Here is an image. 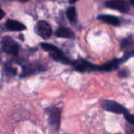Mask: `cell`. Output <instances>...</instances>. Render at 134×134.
<instances>
[{
  "label": "cell",
  "instance_id": "cell-1",
  "mask_svg": "<svg viewBox=\"0 0 134 134\" xmlns=\"http://www.w3.org/2000/svg\"><path fill=\"white\" fill-rule=\"evenodd\" d=\"M45 111L48 117L50 126L55 130H58L61 125L62 109L57 106H51L45 108Z\"/></svg>",
  "mask_w": 134,
  "mask_h": 134
},
{
  "label": "cell",
  "instance_id": "cell-2",
  "mask_svg": "<svg viewBox=\"0 0 134 134\" xmlns=\"http://www.w3.org/2000/svg\"><path fill=\"white\" fill-rule=\"evenodd\" d=\"M100 106L104 111L115 114L124 115L128 111L122 104L113 100H102L100 101Z\"/></svg>",
  "mask_w": 134,
  "mask_h": 134
},
{
  "label": "cell",
  "instance_id": "cell-3",
  "mask_svg": "<svg viewBox=\"0 0 134 134\" xmlns=\"http://www.w3.org/2000/svg\"><path fill=\"white\" fill-rule=\"evenodd\" d=\"M70 65L73 66V69L78 72L85 73V72H92L98 71V66L92 64V63L84 60L79 59L74 61H72Z\"/></svg>",
  "mask_w": 134,
  "mask_h": 134
},
{
  "label": "cell",
  "instance_id": "cell-4",
  "mask_svg": "<svg viewBox=\"0 0 134 134\" xmlns=\"http://www.w3.org/2000/svg\"><path fill=\"white\" fill-rule=\"evenodd\" d=\"M45 71V68L41 65L39 63L35 62V63H29L27 64H24L22 67V71L21 73V78H26L40 72H43Z\"/></svg>",
  "mask_w": 134,
  "mask_h": 134
},
{
  "label": "cell",
  "instance_id": "cell-5",
  "mask_svg": "<svg viewBox=\"0 0 134 134\" xmlns=\"http://www.w3.org/2000/svg\"><path fill=\"white\" fill-rule=\"evenodd\" d=\"M2 50L11 56H17L19 53V46L15 41L9 36H5L2 39Z\"/></svg>",
  "mask_w": 134,
  "mask_h": 134
},
{
  "label": "cell",
  "instance_id": "cell-6",
  "mask_svg": "<svg viewBox=\"0 0 134 134\" xmlns=\"http://www.w3.org/2000/svg\"><path fill=\"white\" fill-rule=\"evenodd\" d=\"M36 33L41 38L44 39L49 38L52 35V29L51 26L49 25L47 22L43 21V20L39 21L37 23L36 27Z\"/></svg>",
  "mask_w": 134,
  "mask_h": 134
},
{
  "label": "cell",
  "instance_id": "cell-7",
  "mask_svg": "<svg viewBox=\"0 0 134 134\" xmlns=\"http://www.w3.org/2000/svg\"><path fill=\"white\" fill-rule=\"evenodd\" d=\"M106 6L122 13H126L130 9V6L126 0H109L106 2Z\"/></svg>",
  "mask_w": 134,
  "mask_h": 134
},
{
  "label": "cell",
  "instance_id": "cell-8",
  "mask_svg": "<svg viewBox=\"0 0 134 134\" xmlns=\"http://www.w3.org/2000/svg\"><path fill=\"white\" fill-rule=\"evenodd\" d=\"M122 63V60L121 59H114L109 62L103 64L101 66H98V71L103 72H110L118 68L119 65Z\"/></svg>",
  "mask_w": 134,
  "mask_h": 134
},
{
  "label": "cell",
  "instance_id": "cell-9",
  "mask_svg": "<svg viewBox=\"0 0 134 134\" xmlns=\"http://www.w3.org/2000/svg\"><path fill=\"white\" fill-rule=\"evenodd\" d=\"M50 53V56L51 57V58L57 61V62H60V63H62V64H71V60L65 56V54L58 49H56L55 50L49 53Z\"/></svg>",
  "mask_w": 134,
  "mask_h": 134
},
{
  "label": "cell",
  "instance_id": "cell-10",
  "mask_svg": "<svg viewBox=\"0 0 134 134\" xmlns=\"http://www.w3.org/2000/svg\"><path fill=\"white\" fill-rule=\"evenodd\" d=\"M6 26L7 27V29L10 30V31H23L26 28V27L17 21V20H8L6 23Z\"/></svg>",
  "mask_w": 134,
  "mask_h": 134
},
{
  "label": "cell",
  "instance_id": "cell-11",
  "mask_svg": "<svg viewBox=\"0 0 134 134\" xmlns=\"http://www.w3.org/2000/svg\"><path fill=\"white\" fill-rule=\"evenodd\" d=\"M100 20L107 23V24H111V25H114V26H118L120 24V20L118 17L117 16H111V15H100L98 17Z\"/></svg>",
  "mask_w": 134,
  "mask_h": 134
},
{
  "label": "cell",
  "instance_id": "cell-12",
  "mask_svg": "<svg viewBox=\"0 0 134 134\" xmlns=\"http://www.w3.org/2000/svg\"><path fill=\"white\" fill-rule=\"evenodd\" d=\"M55 35L57 37L66 38H70L74 36V34L72 31V30H70V28H66V27H59L56 31Z\"/></svg>",
  "mask_w": 134,
  "mask_h": 134
},
{
  "label": "cell",
  "instance_id": "cell-13",
  "mask_svg": "<svg viewBox=\"0 0 134 134\" xmlns=\"http://www.w3.org/2000/svg\"><path fill=\"white\" fill-rule=\"evenodd\" d=\"M17 68H14L10 63H6L4 65V68H3V73L6 75V77L8 78H11V77H13L17 75Z\"/></svg>",
  "mask_w": 134,
  "mask_h": 134
},
{
  "label": "cell",
  "instance_id": "cell-14",
  "mask_svg": "<svg viewBox=\"0 0 134 134\" xmlns=\"http://www.w3.org/2000/svg\"><path fill=\"white\" fill-rule=\"evenodd\" d=\"M66 16L70 21L75 22L77 20V13H76V9L74 7H70L66 11Z\"/></svg>",
  "mask_w": 134,
  "mask_h": 134
},
{
  "label": "cell",
  "instance_id": "cell-15",
  "mask_svg": "<svg viewBox=\"0 0 134 134\" xmlns=\"http://www.w3.org/2000/svg\"><path fill=\"white\" fill-rule=\"evenodd\" d=\"M40 46L43 50H45V51H47L48 53H51V52L55 50L56 49H58L56 46H53L51 44H48V43H41Z\"/></svg>",
  "mask_w": 134,
  "mask_h": 134
},
{
  "label": "cell",
  "instance_id": "cell-16",
  "mask_svg": "<svg viewBox=\"0 0 134 134\" xmlns=\"http://www.w3.org/2000/svg\"><path fill=\"white\" fill-rule=\"evenodd\" d=\"M124 118L129 124L134 126V115L127 111L124 114Z\"/></svg>",
  "mask_w": 134,
  "mask_h": 134
},
{
  "label": "cell",
  "instance_id": "cell-17",
  "mask_svg": "<svg viewBox=\"0 0 134 134\" xmlns=\"http://www.w3.org/2000/svg\"><path fill=\"white\" fill-rule=\"evenodd\" d=\"M133 45V42L130 38H127V39H125V40L122 41V49H129Z\"/></svg>",
  "mask_w": 134,
  "mask_h": 134
},
{
  "label": "cell",
  "instance_id": "cell-18",
  "mask_svg": "<svg viewBox=\"0 0 134 134\" xmlns=\"http://www.w3.org/2000/svg\"><path fill=\"white\" fill-rule=\"evenodd\" d=\"M129 75H130V72H129V71H128L127 69H126V68L120 70V71H118V77L121 78V79H126V78H127V77L129 76Z\"/></svg>",
  "mask_w": 134,
  "mask_h": 134
},
{
  "label": "cell",
  "instance_id": "cell-19",
  "mask_svg": "<svg viewBox=\"0 0 134 134\" xmlns=\"http://www.w3.org/2000/svg\"><path fill=\"white\" fill-rule=\"evenodd\" d=\"M134 57V49L133 50H130V51L127 52V53L125 54V56L122 58V62H124V61L127 60L129 58H130V57Z\"/></svg>",
  "mask_w": 134,
  "mask_h": 134
},
{
  "label": "cell",
  "instance_id": "cell-20",
  "mask_svg": "<svg viewBox=\"0 0 134 134\" xmlns=\"http://www.w3.org/2000/svg\"><path fill=\"white\" fill-rule=\"evenodd\" d=\"M126 134H134V128L130 126V125L126 124Z\"/></svg>",
  "mask_w": 134,
  "mask_h": 134
},
{
  "label": "cell",
  "instance_id": "cell-21",
  "mask_svg": "<svg viewBox=\"0 0 134 134\" xmlns=\"http://www.w3.org/2000/svg\"><path fill=\"white\" fill-rule=\"evenodd\" d=\"M4 16H5V13H4V11L0 8V20H2V19L4 17Z\"/></svg>",
  "mask_w": 134,
  "mask_h": 134
},
{
  "label": "cell",
  "instance_id": "cell-22",
  "mask_svg": "<svg viewBox=\"0 0 134 134\" xmlns=\"http://www.w3.org/2000/svg\"><path fill=\"white\" fill-rule=\"evenodd\" d=\"M76 1H77V0H70L69 2H70V3H74Z\"/></svg>",
  "mask_w": 134,
  "mask_h": 134
},
{
  "label": "cell",
  "instance_id": "cell-23",
  "mask_svg": "<svg viewBox=\"0 0 134 134\" xmlns=\"http://www.w3.org/2000/svg\"><path fill=\"white\" fill-rule=\"evenodd\" d=\"M130 3H131L133 5H134V0H130Z\"/></svg>",
  "mask_w": 134,
  "mask_h": 134
},
{
  "label": "cell",
  "instance_id": "cell-24",
  "mask_svg": "<svg viewBox=\"0 0 134 134\" xmlns=\"http://www.w3.org/2000/svg\"><path fill=\"white\" fill-rule=\"evenodd\" d=\"M19 1H21V2H26V1H28V0H19Z\"/></svg>",
  "mask_w": 134,
  "mask_h": 134
},
{
  "label": "cell",
  "instance_id": "cell-25",
  "mask_svg": "<svg viewBox=\"0 0 134 134\" xmlns=\"http://www.w3.org/2000/svg\"><path fill=\"white\" fill-rule=\"evenodd\" d=\"M116 134H121V133H116Z\"/></svg>",
  "mask_w": 134,
  "mask_h": 134
}]
</instances>
